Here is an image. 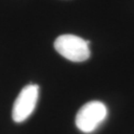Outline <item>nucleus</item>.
Instances as JSON below:
<instances>
[{"mask_svg":"<svg viewBox=\"0 0 134 134\" xmlns=\"http://www.w3.org/2000/svg\"><path fill=\"white\" fill-rule=\"evenodd\" d=\"M90 41L72 34L58 37L54 42V48L61 56L72 62H83L90 58Z\"/></svg>","mask_w":134,"mask_h":134,"instance_id":"obj_1","label":"nucleus"},{"mask_svg":"<svg viewBox=\"0 0 134 134\" xmlns=\"http://www.w3.org/2000/svg\"><path fill=\"white\" fill-rule=\"evenodd\" d=\"M38 92L37 85L30 84L23 88L13 104L12 119L15 122H24L31 116L36 108Z\"/></svg>","mask_w":134,"mask_h":134,"instance_id":"obj_3","label":"nucleus"},{"mask_svg":"<svg viewBox=\"0 0 134 134\" xmlns=\"http://www.w3.org/2000/svg\"><path fill=\"white\" fill-rule=\"evenodd\" d=\"M107 108L100 101H91L84 104L76 115V125L81 132L91 133L106 119Z\"/></svg>","mask_w":134,"mask_h":134,"instance_id":"obj_2","label":"nucleus"}]
</instances>
